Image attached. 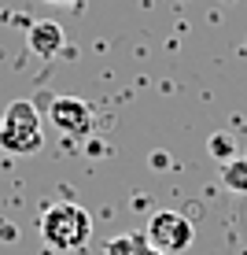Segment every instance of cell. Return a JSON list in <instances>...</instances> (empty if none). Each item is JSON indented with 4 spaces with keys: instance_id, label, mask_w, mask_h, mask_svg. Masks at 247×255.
<instances>
[{
    "instance_id": "obj_1",
    "label": "cell",
    "mask_w": 247,
    "mask_h": 255,
    "mask_svg": "<svg viewBox=\"0 0 247 255\" xmlns=\"http://www.w3.org/2000/svg\"><path fill=\"white\" fill-rule=\"evenodd\" d=\"M41 241L52 252H82L92 241V215L74 200H59L41 211Z\"/></svg>"
},
{
    "instance_id": "obj_2",
    "label": "cell",
    "mask_w": 247,
    "mask_h": 255,
    "mask_svg": "<svg viewBox=\"0 0 247 255\" xmlns=\"http://www.w3.org/2000/svg\"><path fill=\"white\" fill-rule=\"evenodd\" d=\"M45 144V122L41 111L30 100L7 104V111L0 115V148L7 155H33Z\"/></svg>"
},
{
    "instance_id": "obj_3",
    "label": "cell",
    "mask_w": 247,
    "mask_h": 255,
    "mask_svg": "<svg viewBox=\"0 0 247 255\" xmlns=\"http://www.w3.org/2000/svg\"><path fill=\"white\" fill-rule=\"evenodd\" d=\"M144 237H148V241H152L163 255H177V252H184V248L192 244L196 226H192L184 215H177V211H159V215H152Z\"/></svg>"
},
{
    "instance_id": "obj_4",
    "label": "cell",
    "mask_w": 247,
    "mask_h": 255,
    "mask_svg": "<svg viewBox=\"0 0 247 255\" xmlns=\"http://www.w3.org/2000/svg\"><path fill=\"white\" fill-rule=\"evenodd\" d=\"M48 122L59 129V133L67 137H89L92 133V108L85 100H78V96H56V100L48 104Z\"/></svg>"
},
{
    "instance_id": "obj_5",
    "label": "cell",
    "mask_w": 247,
    "mask_h": 255,
    "mask_svg": "<svg viewBox=\"0 0 247 255\" xmlns=\"http://www.w3.org/2000/svg\"><path fill=\"white\" fill-rule=\"evenodd\" d=\"M30 48L37 52V56H56L59 48H63V26L59 22H33L30 26Z\"/></svg>"
},
{
    "instance_id": "obj_6",
    "label": "cell",
    "mask_w": 247,
    "mask_h": 255,
    "mask_svg": "<svg viewBox=\"0 0 247 255\" xmlns=\"http://www.w3.org/2000/svg\"><path fill=\"white\" fill-rule=\"evenodd\" d=\"M107 255H163V252H159L144 233H126V237L107 241Z\"/></svg>"
},
{
    "instance_id": "obj_7",
    "label": "cell",
    "mask_w": 247,
    "mask_h": 255,
    "mask_svg": "<svg viewBox=\"0 0 247 255\" xmlns=\"http://www.w3.org/2000/svg\"><path fill=\"white\" fill-rule=\"evenodd\" d=\"M222 181H225L233 192H247V159L222 163Z\"/></svg>"
},
{
    "instance_id": "obj_8",
    "label": "cell",
    "mask_w": 247,
    "mask_h": 255,
    "mask_svg": "<svg viewBox=\"0 0 247 255\" xmlns=\"http://www.w3.org/2000/svg\"><path fill=\"white\" fill-rule=\"evenodd\" d=\"M48 4H63V7H82L85 0H48Z\"/></svg>"
}]
</instances>
